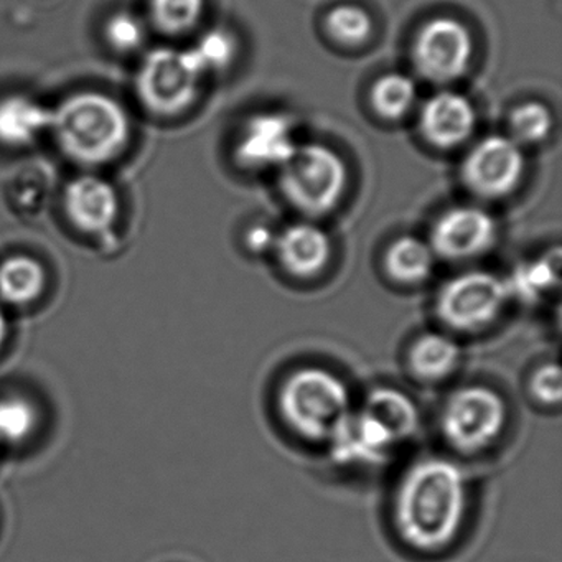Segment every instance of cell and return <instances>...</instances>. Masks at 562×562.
Masks as SVG:
<instances>
[{"instance_id": "6da1fadb", "label": "cell", "mask_w": 562, "mask_h": 562, "mask_svg": "<svg viewBox=\"0 0 562 562\" xmlns=\"http://www.w3.org/2000/svg\"><path fill=\"white\" fill-rule=\"evenodd\" d=\"M469 502V480L456 462L442 457L417 460L397 485V531L417 551H440L459 536Z\"/></svg>"}, {"instance_id": "7a4b0ae2", "label": "cell", "mask_w": 562, "mask_h": 562, "mask_svg": "<svg viewBox=\"0 0 562 562\" xmlns=\"http://www.w3.org/2000/svg\"><path fill=\"white\" fill-rule=\"evenodd\" d=\"M417 427L419 411L409 394L376 387L335 430L328 452L338 465H380L414 437Z\"/></svg>"}, {"instance_id": "3957f363", "label": "cell", "mask_w": 562, "mask_h": 562, "mask_svg": "<svg viewBox=\"0 0 562 562\" xmlns=\"http://www.w3.org/2000/svg\"><path fill=\"white\" fill-rule=\"evenodd\" d=\"M50 134L58 149L83 167L120 159L131 140L126 108L101 91H78L52 108Z\"/></svg>"}, {"instance_id": "277c9868", "label": "cell", "mask_w": 562, "mask_h": 562, "mask_svg": "<svg viewBox=\"0 0 562 562\" xmlns=\"http://www.w3.org/2000/svg\"><path fill=\"white\" fill-rule=\"evenodd\" d=\"M278 406L285 424L314 442H328L353 409L345 381L318 367L292 371L279 387Z\"/></svg>"}, {"instance_id": "5b68a950", "label": "cell", "mask_w": 562, "mask_h": 562, "mask_svg": "<svg viewBox=\"0 0 562 562\" xmlns=\"http://www.w3.org/2000/svg\"><path fill=\"white\" fill-rule=\"evenodd\" d=\"M347 183L344 159L324 144H299L279 169V187L285 200L311 218L330 213L340 203Z\"/></svg>"}, {"instance_id": "8992f818", "label": "cell", "mask_w": 562, "mask_h": 562, "mask_svg": "<svg viewBox=\"0 0 562 562\" xmlns=\"http://www.w3.org/2000/svg\"><path fill=\"white\" fill-rule=\"evenodd\" d=\"M508 407L502 394L482 384L453 391L439 416L443 440L460 453H480L502 437Z\"/></svg>"}, {"instance_id": "52a82bcc", "label": "cell", "mask_w": 562, "mask_h": 562, "mask_svg": "<svg viewBox=\"0 0 562 562\" xmlns=\"http://www.w3.org/2000/svg\"><path fill=\"white\" fill-rule=\"evenodd\" d=\"M203 78L189 48H154L140 61L136 94L154 116H179L195 103Z\"/></svg>"}, {"instance_id": "ba28073f", "label": "cell", "mask_w": 562, "mask_h": 562, "mask_svg": "<svg viewBox=\"0 0 562 562\" xmlns=\"http://www.w3.org/2000/svg\"><path fill=\"white\" fill-rule=\"evenodd\" d=\"M509 301L505 279L493 272L469 271L453 276L439 289L436 314L450 330L472 334L495 324Z\"/></svg>"}, {"instance_id": "9c48e42d", "label": "cell", "mask_w": 562, "mask_h": 562, "mask_svg": "<svg viewBox=\"0 0 562 562\" xmlns=\"http://www.w3.org/2000/svg\"><path fill=\"white\" fill-rule=\"evenodd\" d=\"M472 55V34L453 18H434L417 32L413 44L414 68L424 80L437 85L463 77Z\"/></svg>"}, {"instance_id": "30bf717a", "label": "cell", "mask_w": 562, "mask_h": 562, "mask_svg": "<svg viewBox=\"0 0 562 562\" xmlns=\"http://www.w3.org/2000/svg\"><path fill=\"white\" fill-rule=\"evenodd\" d=\"M522 147L505 134L483 137L462 162L467 189L482 199L496 200L509 195L525 173Z\"/></svg>"}, {"instance_id": "8fae6325", "label": "cell", "mask_w": 562, "mask_h": 562, "mask_svg": "<svg viewBox=\"0 0 562 562\" xmlns=\"http://www.w3.org/2000/svg\"><path fill=\"white\" fill-rule=\"evenodd\" d=\"M496 222L479 206H453L437 218L429 241L436 258L462 262L480 258L495 246Z\"/></svg>"}, {"instance_id": "7c38bea8", "label": "cell", "mask_w": 562, "mask_h": 562, "mask_svg": "<svg viewBox=\"0 0 562 562\" xmlns=\"http://www.w3.org/2000/svg\"><path fill=\"white\" fill-rule=\"evenodd\" d=\"M295 126L284 113H261L246 121L236 140V160L249 169H281L297 149Z\"/></svg>"}, {"instance_id": "4fadbf2b", "label": "cell", "mask_w": 562, "mask_h": 562, "mask_svg": "<svg viewBox=\"0 0 562 562\" xmlns=\"http://www.w3.org/2000/svg\"><path fill=\"white\" fill-rule=\"evenodd\" d=\"M64 205L71 225L85 235H108L120 218L121 202L116 189L94 173H83L68 182Z\"/></svg>"}, {"instance_id": "5bb4252c", "label": "cell", "mask_w": 562, "mask_h": 562, "mask_svg": "<svg viewBox=\"0 0 562 562\" xmlns=\"http://www.w3.org/2000/svg\"><path fill=\"white\" fill-rule=\"evenodd\" d=\"M472 101L452 90L432 94L420 108V134L439 149H453L465 143L475 130Z\"/></svg>"}, {"instance_id": "9a60e30c", "label": "cell", "mask_w": 562, "mask_h": 562, "mask_svg": "<svg viewBox=\"0 0 562 562\" xmlns=\"http://www.w3.org/2000/svg\"><path fill=\"white\" fill-rule=\"evenodd\" d=\"M274 251L288 274L312 279L321 274L330 261V236L315 223H294L278 233Z\"/></svg>"}, {"instance_id": "2e32d148", "label": "cell", "mask_w": 562, "mask_h": 562, "mask_svg": "<svg viewBox=\"0 0 562 562\" xmlns=\"http://www.w3.org/2000/svg\"><path fill=\"white\" fill-rule=\"evenodd\" d=\"M52 108L27 94L0 98V146L24 149L50 133Z\"/></svg>"}, {"instance_id": "e0dca14e", "label": "cell", "mask_w": 562, "mask_h": 562, "mask_svg": "<svg viewBox=\"0 0 562 562\" xmlns=\"http://www.w3.org/2000/svg\"><path fill=\"white\" fill-rule=\"evenodd\" d=\"M509 297L525 304H536L558 291L561 282V251L559 248L546 252L541 258L516 266L508 279Z\"/></svg>"}, {"instance_id": "ac0fdd59", "label": "cell", "mask_w": 562, "mask_h": 562, "mask_svg": "<svg viewBox=\"0 0 562 562\" xmlns=\"http://www.w3.org/2000/svg\"><path fill=\"white\" fill-rule=\"evenodd\" d=\"M462 351L449 335L429 331L420 335L409 350V367L424 381H440L459 367Z\"/></svg>"}, {"instance_id": "d6986e66", "label": "cell", "mask_w": 562, "mask_h": 562, "mask_svg": "<svg viewBox=\"0 0 562 562\" xmlns=\"http://www.w3.org/2000/svg\"><path fill=\"white\" fill-rule=\"evenodd\" d=\"M436 259L426 239L413 235L400 236L384 255V268L401 284H419L432 274Z\"/></svg>"}, {"instance_id": "ffe728a7", "label": "cell", "mask_w": 562, "mask_h": 562, "mask_svg": "<svg viewBox=\"0 0 562 562\" xmlns=\"http://www.w3.org/2000/svg\"><path fill=\"white\" fill-rule=\"evenodd\" d=\"M44 266L29 256H14L0 265V299L11 305H27L45 291Z\"/></svg>"}, {"instance_id": "44dd1931", "label": "cell", "mask_w": 562, "mask_h": 562, "mask_svg": "<svg viewBox=\"0 0 562 562\" xmlns=\"http://www.w3.org/2000/svg\"><path fill=\"white\" fill-rule=\"evenodd\" d=\"M371 104L384 120L396 121L406 116L417 100L416 81L409 75L386 74L371 88Z\"/></svg>"}, {"instance_id": "7402d4cb", "label": "cell", "mask_w": 562, "mask_h": 562, "mask_svg": "<svg viewBox=\"0 0 562 562\" xmlns=\"http://www.w3.org/2000/svg\"><path fill=\"white\" fill-rule=\"evenodd\" d=\"M205 0H149L153 24L167 35H182L199 25Z\"/></svg>"}, {"instance_id": "603a6c76", "label": "cell", "mask_w": 562, "mask_h": 562, "mask_svg": "<svg viewBox=\"0 0 562 562\" xmlns=\"http://www.w3.org/2000/svg\"><path fill=\"white\" fill-rule=\"evenodd\" d=\"M508 130V136L521 147L542 143L551 134V110L539 101L518 104L509 113Z\"/></svg>"}, {"instance_id": "cb8c5ba5", "label": "cell", "mask_w": 562, "mask_h": 562, "mask_svg": "<svg viewBox=\"0 0 562 562\" xmlns=\"http://www.w3.org/2000/svg\"><path fill=\"white\" fill-rule=\"evenodd\" d=\"M325 31L338 44L357 47L373 34V19L358 5L341 4L328 12Z\"/></svg>"}, {"instance_id": "d4e9b609", "label": "cell", "mask_w": 562, "mask_h": 562, "mask_svg": "<svg viewBox=\"0 0 562 562\" xmlns=\"http://www.w3.org/2000/svg\"><path fill=\"white\" fill-rule=\"evenodd\" d=\"M189 52L203 77L220 74L235 60L236 38L225 29H212L205 32Z\"/></svg>"}, {"instance_id": "484cf974", "label": "cell", "mask_w": 562, "mask_h": 562, "mask_svg": "<svg viewBox=\"0 0 562 562\" xmlns=\"http://www.w3.org/2000/svg\"><path fill=\"white\" fill-rule=\"evenodd\" d=\"M37 426V411L31 401L21 396L0 397V443L18 446Z\"/></svg>"}, {"instance_id": "4316f807", "label": "cell", "mask_w": 562, "mask_h": 562, "mask_svg": "<svg viewBox=\"0 0 562 562\" xmlns=\"http://www.w3.org/2000/svg\"><path fill=\"white\" fill-rule=\"evenodd\" d=\"M104 38H106L108 45L117 54H134L146 44V24L134 12H114L104 24Z\"/></svg>"}, {"instance_id": "83f0119b", "label": "cell", "mask_w": 562, "mask_h": 562, "mask_svg": "<svg viewBox=\"0 0 562 562\" xmlns=\"http://www.w3.org/2000/svg\"><path fill=\"white\" fill-rule=\"evenodd\" d=\"M531 393L539 403L546 406H558L561 403V370L555 363H546L532 374Z\"/></svg>"}, {"instance_id": "f1b7e54d", "label": "cell", "mask_w": 562, "mask_h": 562, "mask_svg": "<svg viewBox=\"0 0 562 562\" xmlns=\"http://www.w3.org/2000/svg\"><path fill=\"white\" fill-rule=\"evenodd\" d=\"M276 238L278 233L272 232L271 226L258 223L246 232L245 245L249 252L265 255V252L274 251Z\"/></svg>"}, {"instance_id": "f546056e", "label": "cell", "mask_w": 562, "mask_h": 562, "mask_svg": "<svg viewBox=\"0 0 562 562\" xmlns=\"http://www.w3.org/2000/svg\"><path fill=\"white\" fill-rule=\"evenodd\" d=\"M8 318H5L4 312H2V308H0V348H2V345H4L5 338H8Z\"/></svg>"}]
</instances>
